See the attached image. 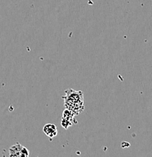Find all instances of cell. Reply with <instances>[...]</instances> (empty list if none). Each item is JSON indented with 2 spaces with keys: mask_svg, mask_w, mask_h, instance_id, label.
<instances>
[{
  "mask_svg": "<svg viewBox=\"0 0 152 157\" xmlns=\"http://www.w3.org/2000/svg\"><path fill=\"white\" fill-rule=\"evenodd\" d=\"M63 98L65 107L74 113L76 116L84 110V94L81 91L68 88L65 91V96Z\"/></svg>",
  "mask_w": 152,
  "mask_h": 157,
  "instance_id": "cell-1",
  "label": "cell"
},
{
  "mask_svg": "<svg viewBox=\"0 0 152 157\" xmlns=\"http://www.w3.org/2000/svg\"><path fill=\"white\" fill-rule=\"evenodd\" d=\"M9 156L29 157V150L20 143H17L9 148Z\"/></svg>",
  "mask_w": 152,
  "mask_h": 157,
  "instance_id": "cell-2",
  "label": "cell"
},
{
  "mask_svg": "<svg viewBox=\"0 0 152 157\" xmlns=\"http://www.w3.org/2000/svg\"><path fill=\"white\" fill-rule=\"evenodd\" d=\"M43 132L45 135H47L50 139H53L57 135V128L54 124L48 123L46 124L43 128Z\"/></svg>",
  "mask_w": 152,
  "mask_h": 157,
  "instance_id": "cell-3",
  "label": "cell"
},
{
  "mask_svg": "<svg viewBox=\"0 0 152 157\" xmlns=\"http://www.w3.org/2000/svg\"><path fill=\"white\" fill-rule=\"evenodd\" d=\"M76 114L74 113L73 112H72L71 110L68 109H65L63 112V117L62 118L64 119H66V120L69 121V122H72L73 124H76L77 123L76 120L75 119V117H76Z\"/></svg>",
  "mask_w": 152,
  "mask_h": 157,
  "instance_id": "cell-4",
  "label": "cell"
},
{
  "mask_svg": "<svg viewBox=\"0 0 152 157\" xmlns=\"http://www.w3.org/2000/svg\"><path fill=\"white\" fill-rule=\"evenodd\" d=\"M72 124H73L72 122H69V121L66 120V119H63V118L61 119V125H62V127L64 128L65 129H68L72 125Z\"/></svg>",
  "mask_w": 152,
  "mask_h": 157,
  "instance_id": "cell-5",
  "label": "cell"
}]
</instances>
